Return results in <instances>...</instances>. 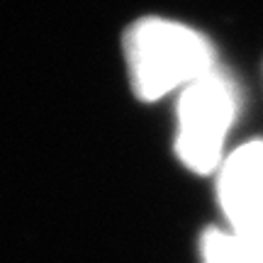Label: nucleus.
I'll return each instance as SVG.
<instances>
[{
  "label": "nucleus",
  "mask_w": 263,
  "mask_h": 263,
  "mask_svg": "<svg viewBox=\"0 0 263 263\" xmlns=\"http://www.w3.org/2000/svg\"><path fill=\"white\" fill-rule=\"evenodd\" d=\"M202 263H261L251 239L229 227H212L200 239Z\"/></svg>",
  "instance_id": "20e7f679"
},
{
  "label": "nucleus",
  "mask_w": 263,
  "mask_h": 263,
  "mask_svg": "<svg viewBox=\"0 0 263 263\" xmlns=\"http://www.w3.org/2000/svg\"><path fill=\"white\" fill-rule=\"evenodd\" d=\"M217 202L227 227L239 234L263 229V141L251 139L229 151L217 168Z\"/></svg>",
  "instance_id": "7ed1b4c3"
},
{
  "label": "nucleus",
  "mask_w": 263,
  "mask_h": 263,
  "mask_svg": "<svg viewBox=\"0 0 263 263\" xmlns=\"http://www.w3.org/2000/svg\"><path fill=\"white\" fill-rule=\"evenodd\" d=\"M124 66L132 93L156 103L217 68L215 44L200 29L171 17H139L124 32Z\"/></svg>",
  "instance_id": "f257e3e1"
},
{
  "label": "nucleus",
  "mask_w": 263,
  "mask_h": 263,
  "mask_svg": "<svg viewBox=\"0 0 263 263\" xmlns=\"http://www.w3.org/2000/svg\"><path fill=\"white\" fill-rule=\"evenodd\" d=\"M239 105L236 81L219 66L178 93L173 149L190 173H217L227 156V137L236 122Z\"/></svg>",
  "instance_id": "f03ea898"
},
{
  "label": "nucleus",
  "mask_w": 263,
  "mask_h": 263,
  "mask_svg": "<svg viewBox=\"0 0 263 263\" xmlns=\"http://www.w3.org/2000/svg\"><path fill=\"white\" fill-rule=\"evenodd\" d=\"M244 236H249V239H251L256 254H258V261L263 263V229H261V232H256V234H244Z\"/></svg>",
  "instance_id": "39448f33"
}]
</instances>
